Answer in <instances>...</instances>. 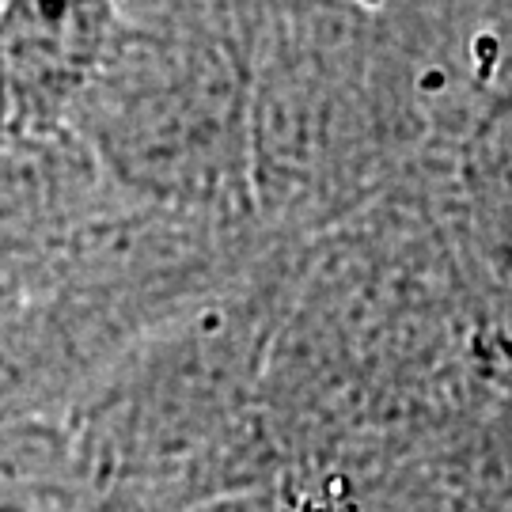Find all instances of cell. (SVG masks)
<instances>
[{"instance_id":"3957f363","label":"cell","mask_w":512,"mask_h":512,"mask_svg":"<svg viewBox=\"0 0 512 512\" xmlns=\"http://www.w3.org/2000/svg\"><path fill=\"white\" fill-rule=\"evenodd\" d=\"M0 512H95L69 425L0 429Z\"/></svg>"},{"instance_id":"6da1fadb","label":"cell","mask_w":512,"mask_h":512,"mask_svg":"<svg viewBox=\"0 0 512 512\" xmlns=\"http://www.w3.org/2000/svg\"><path fill=\"white\" fill-rule=\"evenodd\" d=\"M126 35L122 0H8L0 12V137H61Z\"/></svg>"},{"instance_id":"7a4b0ae2","label":"cell","mask_w":512,"mask_h":512,"mask_svg":"<svg viewBox=\"0 0 512 512\" xmlns=\"http://www.w3.org/2000/svg\"><path fill=\"white\" fill-rule=\"evenodd\" d=\"M126 357L122 311L80 293H50L0 311V429L73 425Z\"/></svg>"}]
</instances>
